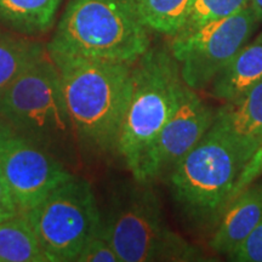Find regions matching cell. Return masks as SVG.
Instances as JSON below:
<instances>
[{
  "mask_svg": "<svg viewBox=\"0 0 262 262\" xmlns=\"http://www.w3.org/2000/svg\"><path fill=\"white\" fill-rule=\"evenodd\" d=\"M257 24L249 5L228 17L173 35L169 48L179 61L185 84L196 91L208 88L248 44Z\"/></svg>",
  "mask_w": 262,
  "mask_h": 262,
  "instance_id": "cell-8",
  "label": "cell"
},
{
  "mask_svg": "<svg viewBox=\"0 0 262 262\" xmlns=\"http://www.w3.org/2000/svg\"><path fill=\"white\" fill-rule=\"evenodd\" d=\"M261 221L262 182L254 181L226 206L209 241V248L214 253L227 257Z\"/></svg>",
  "mask_w": 262,
  "mask_h": 262,
  "instance_id": "cell-11",
  "label": "cell"
},
{
  "mask_svg": "<svg viewBox=\"0 0 262 262\" xmlns=\"http://www.w3.org/2000/svg\"><path fill=\"white\" fill-rule=\"evenodd\" d=\"M149 31L173 37L181 31L194 0H134Z\"/></svg>",
  "mask_w": 262,
  "mask_h": 262,
  "instance_id": "cell-17",
  "label": "cell"
},
{
  "mask_svg": "<svg viewBox=\"0 0 262 262\" xmlns=\"http://www.w3.org/2000/svg\"><path fill=\"white\" fill-rule=\"evenodd\" d=\"M149 32L134 0H68L47 50L134 64L150 48Z\"/></svg>",
  "mask_w": 262,
  "mask_h": 262,
  "instance_id": "cell-2",
  "label": "cell"
},
{
  "mask_svg": "<svg viewBox=\"0 0 262 262\" xmlns=\"http://www.w3.org/2000/svg\"><path fill=\"white\" fill-rule=\"evenodd\" d=\"M0 173L22 215L74 175L61 159L5 122H0Z\"/></svg>",
  "mask_w": 262,
  "mask_h": 262,
  "instance_id": "cell-9",
  "label": "cell"
},
{
  "mask_svg": "<svg viewBox=\"0 0 262 262\" xmlns=\"http://www.w3.org/2000/svg\"><path fill=\"white\" fill-rule=\"evenodd\" d=\"M261 175H262V146L256 150V152H255L253 158L249 160V163L245 165L243 171H242L237 183H235L233 192H232L231 201L235 195H238L239 193L243 191L245 187H248L249 185H251L254 181H256L258 176Z\"/></svg>",
  "mask_w": 262,
  "mask_h": 262,
  "instance_id": "cell-21",
  "label": "cell"
},
{
  "mask_svg": "<svg viewBox=\"0 0 262 262\" xmlns=\"http://www.w3.org/2000/svg\"><path fill=\"white\" fill-rule=\"evenodd\" d=\"M45 52L47 48L29 37L0 32V97Z\"/></svg>",
  "mask_w": 262,
  "mask_h": 262,
  "instance_id": "cell-16",
  "label": "cell"
},
{
  "mask_svg": "<svg viewBox=\"0 0 262 262\" xmlns=\"http://www.w3.org/2000/svg\"><path fill=\"white\" fill-rule=\"evenodd\" d=\"M77 262H120L106 233H104L103 224L91 238L86 242L80 254L78 255Z\"/></svg>",
  "mask_w": 262,
  "mask_h": 262,
  "instance_id": "cell-19",
  "label": "cell"
},
{
  "mask_svg": "<svg viewBox=\"0 0 262 262\" xmlns=\"http://www.w3.org/2000/svg\"><path fill=\"white\" fill-rule=\"evenodd\" d=\"M24 216L50 262L77 260L86 242L102 226L90 182L75 175Z\"/></svg>",
  "mask_w": 262,
  "mask_h": 262,
  "instance_id": "cell-7",
  "label": "cell"
},
{
  "mask_svg": "<svg viewBox=\"0 0 262 262\" xmlns=\"http://www.w3.org/2000/svg\"><path fill=\"white\" fill-rule=\"evenodd\" d=\"M60 72L66 104L81 148L117 150L133 89V64L50 56Z\"/></svg>",
  "mask_w": 262,
  "mask_h": 262,
  "instance_id": "cell-1",
  "label": "cell"
},
{
  "mask_svg": "<svg viewBox=\"0 0 262 262\" xmlns=\"http://www.w3.org/2000/svg\"><path fill=\"white\" fill-rule=\"evenodd\" d=\"M214 122L255 149L262 146V81L216 111Z\"/></svg>",
  "mask_w": 262,
  "mask_h": 262,
  "instance_id": "cell-13",
  "label": "cell"
},
{
  "mask_svg": "<svg viewBox=\"0 0 262 262\" xmlns=\"http://www.w3.org/2000/svg\"><path fill=\"white\" fill-rule=\"evenodd\" d=\"M185 81L170 48L152 47L133 64V89L116 152L135 181L163 126L178 106Z\"/></svg>",
  "mask_w": 262,
  "mask_h": 262,
  "instance_id": "cell-4",
  "label": "cell"
},
{
  "mask_svg": "<svg viewBox=\"0 0 262 262\" xmlns=\"http://www.w3.org/2000/svg\"><path fill=\"white\" fill-rule=\"evenodd\" d=\"M249 5L250 0H194L188 17L179 33L193 31L208 22L226 18Z\"/></svg>",
  "mask_w": 262,
  "mask_h": 262,
  "instance_id": "cell-18",
  "label": "cell"
},
{
  "mask_svg": "<svg viewBox=\"0 0 262 262\" xmlns=\"http://www.w3.org/2000/svg\"><path fill=\"white\" fill-rule=\"evenodd\" d=\"M256 149L212 123L169 173L172 199L196 225L217 224L239 176Z\"/></svg>",
  "mask_w": 262,
  "mask_h": 262,
  "instance_id": "cell-3",
  "label": "cell"
},
{
  "mask_svg": "<svg viewBox=\"0 0 262 262\" xmlns=\"http://www.w3.org/2000/svg\"><path fill=\"white\" fill-rule=\"evenodd\" d=\"M19 215V211L16 206L11 193L0 173V221L8 220Z\"/></svg>",
  "mask_w": 262,
  "mask_h": 262,
  "instance_id": "cell-22",
  "label": "cell"
},
{
  "mask_svg": "<svg viewBox=\"0 0 262 262\" xmlns=\"http://www.w3.org/2000/svg\"><path fill=\"white\" fill-rule=\"evenodd\" d=\"M233 262H262V221L249 237L227 256Z\"/></svg>",
  "mask_w": 262,
  "mask_h": 262,
  "instance_id": "cell-20",
  "label": "cell"
},
{
  "mask_svg": "<svg viewBox=\"0 0 262 262\" xmlns=\"http://www.w3.org/2000/svg\"><path fill=\"white\" fill-rule=\"evenodd\" d=\"M0 262H50L22 214L0 221Z\"/></svg>",
  "mask_w": 262,
  "mask_h": 262,
  "instance_id": "cell-15",
  "label": "cell"
},
{
  "mask_svg": "<svg viewBox=\"0 0 262 262\" xmlns=\"http://www.w3.org/2000/svg\"><path fill=\"white\" fill-rule=\"evenodd\" d=\"M250 6L253 9L257 21L262 22V0H250Z\"/></svg>",
  "mask_w": 262,
  "mask_h": 262,
  "instance_id": "cell-23",
  "label": "cell"
},
{
  "mask_svg": "<svg viewBox=\"0 0 262 262\" xmlns=\"http://www.w3.org/2000/svg\"><path fill=\"white\" fill-rule=\"evenodd\" d=\"M262 81V33L241 51L211 81L210 94L224 102H233Z\"/></svg>",
  "mask_w": 262,
  "mask_h": 262,
  "instance_id": "cell-12",
  "label": "cell"
},
{
  "mask_svg": "<svg viewBox=\"0 0 262 262\" xmlns=\"http://www.w3.org/2000/svg\"><path fill=\"white\" fill-rule=\"evenodd\" d=\"M216 111L185 85L175 111L163 126L147 157L140 183L156 181L175 168L176 164L203 139L215 120Z\"/></svg>",
  "mask_w": 262,
  "mask_h": 262,
  "instance_id": "cell-10",
  "label": "cell"
},
{
  "mask_svg": "<svg viewBox=\"0 0 262 262\" xmlns=\"http://www.w3.org/2000/svg\"><path fill=\"white\" fill-rule=\"evenodd\" d=\"M0 118L62 162L77 160L78 142L60 72L47 50L0 97Z\"/></svg>",
  "mask_w": 262,
  "mask_h": 262,
  "instance_id": "cell-5",
  "label": "cell"
},
{
  "mask_svg": "<svg viewBox=\"0 0 262 262\" xmlns=\"http://www.w3.org/2000/svg\"><path fill=\"white\" fill-rule=\"evenodd\" d=\"M62 0H0V26L15 34L38 37L50 31Z\"/></svg>",
  "mask_w": 262,
  "mask_h": 262,
  "instance_id": "cell-14",
  "label": "cell"
},
{
  "mask_svg": "<svg viewBox=\"0 0 262 262\" xmlns=\"http://www.w3.org/2000/svg\"><path fill=\"white\" fill-rule=\"evenodd\" d=\"M102 224L120 262L206 260L201 249L170 227L158 196L147 183L135 181L117 189Z\"/></svg>",
  "mask_w": 262,
  "mask_h": 262,
  "instance_id": "cell-6",
  "label": "cell"
}]
</instances>
